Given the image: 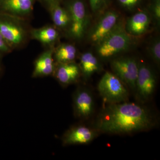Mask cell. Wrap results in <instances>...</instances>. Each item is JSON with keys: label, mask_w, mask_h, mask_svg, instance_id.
I'll return each instance as SVG.
<instances>
[{"label": "cell", "mask_w": 160, "mask_h": 160, "mask_svg": "<svg viewBox=\"0 0 160 160\" xmlns=\"http://www.w3.org/2000/svg\"><path fill=\"white\" fill-rule=\"evenodd\" d=\"M78 65L82 75L86 79L102 69V66L97 58L89 52L82 54Z\"/></svg>", "instance_id": "cell-16"}, {"label": "cell", "mask_w": 160, "mask_h": 160, "mask_svg": "<svg viewBox=\"0 0 160 160\" xmlns=\"http://www.w3.org/2000/svg\"><path fill=\"white\" fill-rule=\"evenodd\" d=\"M54 49V46L50 47L36 60L32 77H44L53 75L56 65L53 59Z\"/></svg>", "instance_id": "cell-14"}, {"label": "cell", "mask_w": 160, "mask_h": 160, "mask_svg": "<svg viewBox=\"0 0 160 160\" xmlns=\"http://www.w3.org/2000/svg\"><path fill=\"white\" fill-rule=\"evenodd\" d=\"M118 1L122 7L129 10L137 8L142 2V0H118Z\"/></svg>", "instance_id": "cell-22"}, {"label": "cell", "mask_w": 160, "mask_h": 160, "mask_svg": "<svg viewBox=\"0 0 160 160\" xmlns=\"http://www.w3.org/2000/svg\"><path fill=\"white\" fill-rule=\"evenodd\" d=\"M97 133L96 130L87 126L82 125L73 126L63 135L62 143L65 146L88 144L94 139Z\"/></svg>", "instance_id": "cell-10"}, {"label": "cell", "mask_w": 160, "mask_h": 160, "mask_svg": "<svg viewBox=\"0 0 160 160\" xmlns=\"http://www.w3.org/2000/svg\"><path fill=\"white\" fill-rule=\"evenodd\" d=\"M1 57H0V59H1ZM0 69H1V62H0Z\"/></svg>", "instance_id": "cell-25"}, {"label": "cell", "mask_w": 160, "mask_h": 160, "mask_svg": "<svg viewBox=\"0 0 160 160\" xmlns=\"http://www.w3.org/2000/svg\"><path fill=\"white\" fill-rule=\"evenodd\" d=\"M151 112L136 103L109 104L99 115L96 130L111 134H124L151 129L155 124Z\"/></svg>", "instance_id": "cell-1"}, {"label": "cell", "mask_w": 160, "mask_h": 160, "mask_svg": "<svg viewBox=\"0 0 160 160\" xmlns=\"http://www.w3.org/2000/svg\"><path fill=\"white\" fill-rule=\"evenodd\" d=\"M30 35L33 39L46 46H53L59 39L60 33L55 26H47L42 28L32 29Z\"/></svg>", "instance_id": "cell-15"}, {"label": "cell", "mask_w": 160, "mask_h": 160, "mask_svg": "<svg viewBox=\"0 0 160 160\" xmlns=\"http://www.w3.org/2000/svg\"><path fill=\"white\" fill-rule=\"evenodd\" d=\"M65 7L69 12L70 26L67 32L69 37L80 41L86 36L89 17L84 0H67Z\"/></svg>", "instance_id": "cell-3"}, {"label": "cell", "mask_w": 160, "mask_h": 160, "mask_svg": "<svg viewBox=\"0 0 160 160\" xmlns=\"http://www.w3.org/2000/svg\"><path fill=\"white\" fill-rule=\"evenodd\" d=\"M40 1L49 9L50 7L56 4H59L61 0H40Z\"/></svg>", "instance_id": "cell-24"}, {"label": "cell", "mask_w": 160, "mask_h": 160, "mask_svg": "<svg viewBox=\"0 0 160 160\" xmlns=\"http://www.w3.org/2000/svg\"><path fill=\"white\" fill-rule=\"evenodd\" d=\"M73 108L75 116L80 119L90 117L94 109V101L90 92L84 88H79L74 92Z\"/></svg>", "instance_id": "cell-9"}, {"label": "cell", "mask_w": 160, "mask_h": 160, "mask_svg": "<svg viewBox=\"0 0 160 160\" xmlns=\"http://www.w3.org/2000/svg\"><path fill=\"white\" fill-rule=\"evenodd\" d=\"M35 0H0V13L23 19L33 10Z\"/></svg>", "instance_id": "cell-11"}, {"label": "cell", "mask_w": 160, "mask_h": 160, "mask_svg": "<svg viewBox=\"0 0 160 160\" xmlns=\"http://www.w3.org/2000/svg\"><path fill=\"white\" fill-rule=\"evenodd\" d=\"M151 23L149 11L141 10L129 18L125 24L126 32L132 36H139L146 33Z\"/></svg>", "instance_id": "cell-13"}, {"label": "cell", "mask_w": 160, "mask_h": 160, "mask_svg": "<svg viewBox=\"0 0 160 160\" xmlns=\"http://www.w3.org/2000/svg\"><path fill=\"white\" fill-rule=\"evenodd\" d=\"M77 55V49L73 45L64 43L54 48L53 58L56 63H64L74 62Z\"/></svg>", "instance_id": "cell-18"}, {"label": "cell", "mask_w": 160, "mask_h": 160, "mask_svg": "<svg viewBox=\"0 0 160 160\" xmlns=\"http://www.w3.org/2000/svg\"><path fill=\"white\" fill-rule=\"evenodd\" d=\"M98 89L105 102L114 104L126 102L129 93L127 87L113 73L106 72L98 84Z\"/></svg>", "instance_id": "cell-4"}, {"label": "cell", "mask_w": 160, "mask_h": 160, "mask_svg": "<svg viewBox=\"0 0 160 160\" xmlns=\"http://www.w3.org/2000/svg\"><path fill=\"white\" fill-rule=\"evenodd\" d=\"M157 80L153 72L144 63L139 62L138 73L136 84L135 91L143 101L147 100L153 94Z\"/></svg>", "instance_id": "cell-8"}, {"label": "cell", "mask_w": 160, "mask_h": 160, "mask_svg": "<svg viewBox=\"0 0 160 160\" xmlns=\"http://www.w3.org/2000/svg\"><path fill=\"white\" fill-rule=\"evenodd\" d=\"M112 70L126 87L136 89V84L138 73L139 62L132 57H122L112 60Z\"/></svg>", "instance_id": "cell-7"}, {"label": "cell", "mask_w": 160, "mask_h": 160, "mask_svg": "<svg viewBox=\"0 0 160 160\" xmlns=\"http://www.w3.org/2000/svg\"><path fill=\"white\" fill-rule=\"evenodd\" d=\"M148 52L152 59L158 65L160 63V41L158 37L153 38L148 46Z\"/></svg>", "instance_id": "cell-19"}, {"label": "cell", "mask_w": 160, "mask_h": 160, "mask_svg": "<svg viewBox=\"0 0 160 160\" xmlns=\"http://www.w3.org/2000/svg\"><path fill=\"white\" fill-rule=\"evenodd\" d=\"M0 33L12 49L26 42L27 32L22 18L0 13Z\"/></svg>", "instance_id": "cell-5"}, {"label": "cell", "mask_w": 160, "mask_h": 160, "mask_svg": "<svg viewBox=\"0 0 160 160\" xmlns=\"http://www.w3.org/2000/svg\"><path fill=\"white\" fill-rule=\"evenodd\" d=\"M49 10L55 27L67 32L70 26V18L66 7L61 6L59 3L52 6Z\"/></svg>", "instance_id": "cell-17"}, {"label": "cell", "mask_w": 160, "mask_h": 160, "mask_svg": "<svg viewBox=\"0 0 160 160\" xmlns=\"http://www.w3.org/2000/svg\"><path fill=\"white\" fill-rule=\"evenodd\" d=\"M52 75L62 86H66L76 82L82 74L79 66L73 62L56 63Z\"/></svg>", "instance_id": "cell-12"}, {"label": "cell", "mask_w": 160, "mask_h": 160, "mask_svg": "<svg viewBox=\"0 0 160 160\" xmlns=\"http://www.w3.org/2000/svg\"><path fill=\"white\" fill-rule=\"evenodd\" d=\"M125 24L120 21L114 30L97 45L99 57L103 60L109 59L130 49L133 40L132 36L126 32Z\"/></svg>", "instance_id": "cell-2"}, {"label": "cell", "mask_w": 160, "mask_h": 160, "mask_svg": "<svg viewBox=\"0 0 160 160\" xmlns=\"http://www.w3.org/2000/svg\"><path fill=\"white\" fill-rule=\"evenodd\" d=\"M158 25L160 22V0H151L148 10Z\"/></svg>", "instance_id": "cell-21"}, {"label": "cell", "mask_w": 160, "mask_h": 160, "mask_svg": "<svg viewBox=\"0 0 160 160\" xmlns=\"http://www.w3.org/2000/svg\"><path fill=\"white\" fill-rule=\"evenodd\" d=\"M88 32V41L96 46L111 33L119 23V13L114 10L104 12Z\"/></svg>", "instance_id": "cell-6"}, {"label": "cell", "mask_w": 160, "mask_h": 160, "mask_svg": "<svg viewBox=\"0 0 160 160\" xmlns=\"http://www.w3.org/2000/svg\"><path fill=\"white\" fill-rule=\"evenodd\" d=\"M92 11L95 14H102L106 10L110 0H89Z\"/></svg>", "instance_id": "cell-20"}, {"label": "cell", "mask_w": 160, "mask_h": 160, "mask_svg": "<svg viewBox=\"0 0 160 160\" xmlns=\"http://www.w3.org/2000/svg\"><path fill=\"white\" fill-rule=\"evenodd\" d=\"M12 48L0 33V57L1 58L3 54L9 53L12 51Z\"/></svg>", "instance_id": "cell-23"}]
</instances>
